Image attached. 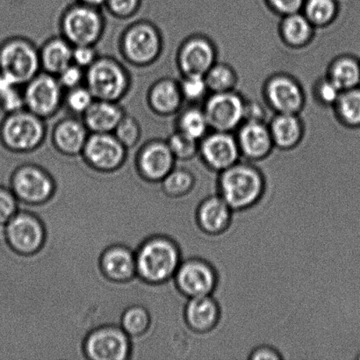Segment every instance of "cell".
<instances>
[{
    "mask_svg": "<svg viewBox=\"0 0 360 360\" xmlns=\"http://www.w3.org/2000/svg\"><path fill=\"white\" fill-rule=\"evenodd\" d=\"M264 190L262 172L252 162L240 160L219 172L218 194L232 210L252 207L262 197Z\"/></svg>",
    "mask_w": 360,
    "mask_h": 360,
    "instance_id": "obj_1",
    "label": "cell"
},
{
    "mask_svg": "<svg viewBox=\"0 0 360 360\" xmlns=\"http://www.w3.org/2000/svg\"><path fill=\"white\" fill-rule=\"evenodd\" d=\"M136 274L150 283L174 278L182 262L179 247L171 239L156 236L143 243L136 253Z\"/></svg>",
    "mask_w": 360,
    "mask_h": 360,
    "instance_id": "obj_2",
    "label": "cell"
},
{
    "mask_svg": "<svg viewBox=\"0 0 360 360\" xmlns=\"http://www.w3.org/2000/svg\"><path fill=\"white\" fill-rule=\"evenodd\" d=\"M47 135L45 120L27 109L11 112L0 124V140L7 150L30 155L40 149Z\"/></svg>",
    "mask_w": 360,
    "mask_h": 360,
    "instance_id": "obj_3",
    "label": "cell"
},
{
    "mask_svg": "<svg viewBox=\"0 0 360 360\" xmlns=\"http://www.w3.org/2000/svg\"><path fill=\"white\" fill-rule=\"evenodd\" d=\"M41 72L40 49L27 38L10 37L0 44V73L21 86Z\"/></svg>",
    "mask_w": 360,
    "mask_h": 360,
    "instance_id": "obj_4",
    "label": "cell"
},
{
    "mask_svg": "<svg viewBox=\"0 0 360 360\" xmlns=\"http://www.w3.org/2000/svg\"><path fill=\"white\" fill-rule=\"evenodd\" d=\"M84 84L95 100L119 102L128 94L130 77L118 60L110 56H98L86 70Z\"/></svg>",
    "mask_w": 360,
    "mask_h": 360,
    "instance_id": "obj_5",
    "label": "cell"
},
{
    "mask_svg": "<svg viewBox=\"0 0 360 360\" xmlns=\"http://www.w3.org/2000/svg\"><path fill=\"white\" fill-rule=\"evenodd\" d=\"M60 27L62 37L73 47L94 46L103 35L105 21L100 8L73 2L63 12Z\"/></svg>",
    "mask_w": 360,
    "mask_h": 360,
    "instance_id": "obj_6",
    "label": "cell"
},
{
    "mask_svg": "<svg viewBox=\"0 0 360 360\" xmlns=\"http://www.w3.org/2000/svg\"><path fill=\"white\" fill-rule=\"evenodd\" d=\"M121 49L131 65L143 67L157 61L163 49V41L158 28L148 21L130 25L123 33Z\"/></svg>",
    "mask_w": 360,
    "mask_h": 360,
    "instance_id": "obj_7",
    "label": "cell"
},
{
    "mask_svg": "<svg viewBox=\"0 0 360 360\" xmlns=\"http://www.w3.org/2000/svg\"><path fill=\"white\" fill-rule=\"evenodd\" d=\"M65 93L58 77L41 70L23 86L25 109L41 119L51 118L63 105Z\"/></svg>",
    "mask_w": 360,
    "mask_h": 360,
    "instance_id": "obj_8",
    "label": "cell"
},
{
    "mask_svg": "<svg viewBox=\"0 0 360 360\" xmlns=\"http://www.w3.org/2000/svg\"><path fill=\"white\" fill-rule=\"evenodd\" d=\"M245 101L234 90L210 94L203 111L213 131L232 132L245 121Z\"/></svg>",
    "mask_w": 360,
    "mask_h": 360,
    "instance_id": "obj_9",
    "label": "cell"
},
{
    "mask_svg": "<svg viewBox=\"0 0 360 360\" xmlns=\"http://www.w3.org/2000/svg\"><path fill=\"white\" fill-rule=\"evenodd\" d=\"M55 188L54 180L44 168L34 163L21 165L14 172L11 190L23 202L37 204L51 198Z\"/></svg>",
    "mask_w": 360,
    "mask_h": 360,
    "instance_id": "obj_10",
    "label": "cell"
},
{
    "mask_svg": "<svg viewBox=\"0 0 360 360\" xmlns=\"http://www.w3.org/2000/svg\"><path fill=\"white\" fill-rule=\"evenodd\" d=\"M130 350V338L120 326L98 328L84 342L88 360H129Z\"/></svg>",
    "mask_w": 360,
    "mask_h": 360,
    "instance_id": "obj_11",
    "label": "cell"
},
{
    "mask_svg": "<svg viewBox=\"0 0 360 360\" xmlns=\"http://www.w3.org/2000/svg\"><path fill=\"white\" fill-rule=\"evenodd\" d=\"M128 151L112 133H90L81 157L95 170L112 172L125 163Z\"/></svg>",
    "mask_w": 360,
    "mask_h": 360,
    "instance_id": "obj_12",
    "label": "cell"
},
{
    "mask_svg": "<svg viewBox=\"0 0 360 360\" xmlns=\"http://www.w3.org/2000/svg\"><path fill=\"white\" fill-rule=\"evenodd\" d=\"M200 160L212 171L221 172L241 160L236 137L231 132L214 131L200 141Z\"/></svg>",
    "mask_w": 360,
    "mask_h": 360,
    "instance_id": "obj_13",
    "label": "cell"
},
{
    "mask_svg": "<svg viewBox=\"0 0 360 360\" xmlns=\"http://www.w3.org/2000/svg\"><path fill=\"white\" fill-rule=\"evenodd\" d=\"M174 278L179 290L188 298L211 295L217 283L214 267L200 259L182 261Z\"/></svg>",
    "mask_w": 360,
    "mask_h": 360,
    "instance_id": "obj_14",
    "label": "cell"
},
{
    "mask_svg": "<svg viewBox=\"0 0 360 360\" xmlns=\"http://www.w3.org/2000/svg\"><path fill=\"white\" fill-rule=\"evenodd\" d=\"M7 241L13 250L22 254H33L41 248L45 231L35 215L19 211L6 224Z\"/></svg>",
    "mask_w": 360,
    "mask_h": 360,
    "instance_id": "obj_15",
    "label": "cell"
},
{
    "mask_svg": "<svg viewBox=\"0 0 360 360\" xmlns=\"http://www.w3.org/2000/svg\"><path fill=\"white\" fill-rule=\"evenodd\" d=\"M137 169L146 179L161 181L176 167V158L167 141L153 140L144 143L135 156Z\"/></svg>",
    "mask_w": 360,
    "mask_h": 360,
    "instance_id": "obj_16",
    "label": "cell"
},
{
    "mask_svg": "<svg viewBox=\"0 0 360 360\" xmlns=\"http://www.w3.org/2000/svg\"><path fill=\"white\" fill-rule=\"evenodd\" d=\"M264 95L270 107L277 114H296L304 105L305 97L301 84L287 75H276L268 79Z\"/></svg>",
    "mask_w": 360,
    "mask_h": 360,
    "instance_id": "obj_17",
    "label": "cell"
},
{
    "mask_svg": "<svg viewBox=\"0 0 360 360\" xmlns=\"http://www.w3.org/2000/svg\"><path fill=\"white\" fill-rule=\"evenodd\" d=\"M217 59L213 44L203 37H192L184 42L178 54V65L183 76H205Z\"/></svg>",
    "mask_w": 360,
    "mask_h": 360,
    "instance_id": "obj_18",
    "label": "cell"
},
{
    "mask_svg": "<svg viewBox=\"0 0 360 360\" xmlns=\"http://www.w3.org/2000/svg\"><path fill=\"white\" fill-rule=\"evenodd\" d=\"M236 137L242 157L252 163L266 160L274 147L269 127L264 122H243Z\"/></svg>",
    "mask_w": 360,
    "mask_h": 360,
    "instance_id": "obj_19",
    "label": "cell"
},
{
    "mask_svg": "<svg viewBox=\"0 0 360 360\" xmlns=\"http://www.w3.org/2000/svg\"><path fill=\"white\" fill-rule=\"evenodd\" d=\"M89 136V130L83 120L65 118L56 123L53 129L52 144L56 153L63 157H79Z\"/></svg>",
    "mask_w": 360,
    "mask_h": 360,
    "instance_id": "obj_20",
    "label": "cell"
},
{
    "mask_svg": "<svg viewBox=\"0 0 360 360\" xmlns=\"http://www.w3.org/2000/svg\"><path fill=\"white\" fill-rule=\"evenodd\" d=\"M125 115L119 102L95 100L82 120L90 133L108 134L115 131Z\"/></svg>",
    "mask_w": 360,
    "mask_h": 360,
    "instance_id": "obj_21",
    "label": "cell"
},
{
    "mask_svg": "<svg viewBox=\"0 0 360 360\" xmlns=\"http://www.w3.org/2000/svg\"><path fill=\"white\" fill-rule=\"evenodd\" d=\"M147 101L155 114L161 116L176 114L184 102L179 83L168 77L158 80L150 88Z\"/></svg>",
    "mask_w": 360,
    "mask_h": 360,
    "instance_id": "obj_22",
    "label": "cell"
},
{
    "mask_svg": "<svg viewBox=\"0 0 360 360\" xmlns=\"http://www.w3.org/2000/svg\"><path fill=\"white\" fill-rule=\"evenodd\" d=\"M233 210L222 198L217 194L207 198L200 205L197 220L200 228L211 235H218L231 224Z\"/></svg>",
    "mask_w": 360,
    "mask_h": 360,
    "instance_id": "obj_23",
    "label": "cell"
},
{
    "mask_svg": "<svg viewBox=\"0 0 360 360\" xmlns=\"http://www.w3.org/2000/svg\"><path fill=\"white\" fill-rule=\"evenodd\" d=\"M186 320L191 329L206 333L214 330L220 320V308L212 295L189 298L186 306Z\"/></svg>",
    "mask_w": 360,
    "mask_h": 360,
    "instance_id": "obj_24",
    "label": "cell"
},
{
    "mask_svg": "<svg viewBox=\"0 0 360 360\" xmlns=\"http://www.w3.org/2000/svg\"><path fill=\"white\" fill-rule=\"evenodd\" d=\"M102 269L109 278L126 281L136 275V254L124 246H114L104 253Z\"/></svg>",
    "mask_w": 360,
    "mask_h": 360,
    "instance_id": "obj_25",
    "label": "cell"
},
{
    "mask_svg": "<svg viewBox=\"0 0 360 360\" xmlns=\"http://www.w3.org/2000/svg\"><path fill=\"white\" fill-rule=\"evenodd\" d=\"M269 127L274 147L288 150L298 146L303 136V125L296 114H277Z\"/></svg>",
    "mask_w": 360,
    "mask_h": 360,
    "instance_id": "obj_26",
    "label": "cell"
},
{
    "mask_svg": "<svg viewBox=\"0 0 360 360\" xmlns=\"http://www.w3.org/2000/svg\"><path fill=\"white\" fill-rule=\"evenodd\" d=\"M72 52L73 46L63 37L49 39L40 49L42 72L59 75L73 63Z\"/></svg>",
    "mask_w": 360,
    "mask_h": 360,
    "instance_id": "obj_27",
    "label": "cell"
},
{
    "mask_svg": "<svg viewBox=\"0 0 360 360\" xmlns=\"http://www.w3.org/2000/svg\"><path fill=\"white\" fill-rule=\"evenodd\" d=\"M314 34V25L302 12L284 16L281 34L285 44L299 48L309 44Z\"/></svg>",
    "mask_w": 360,
    "mask_h": 360,
    "instance_id": "obj_28",
    "label": "cell"
},
{
    "mask_svg": "<svg viewBox=\"0 0 360 360\" xmlns=\"http://www.w3.org/2000/svg\"><path fill=\"white\" fill-rule=\"evenodd\" d=\"M328 77L343 91L360 86V60L342 56L330 65Z\"/></svg>",
    "mask_w": 360,
    "mask_h": 360,
    "instance_id": "obj_29",
    "label": "cell"
},
{
    "mask_svg": "<svg viewBox=\"0 0 360 360\" xmlns=\"http://www.w3.org/2000/svg\"><path fill=\"white\" fill-rule=\"evenodd\" d=\"M334 108L345 126L360 128V86L342 91Z\"/></svg>",
    "mask_w": 360,
    "mask_h": 360,
    "instance_id": "obj_30",
    "label": "cell"
},
{
    "mask_svg": "<svg viewBox=\"0 0 360 360\" xmlns=\"http://www.w3.org/2000/svg\"><path fill=\"white\" fill-rule=\"evenodd\" d=\"M177 128L179 131L199 142L207 135L210 129L203 109L194 105L186 108L179 115Z\"/></svg>",
    "mask_w": 360,
    "mask_h": 360,
    "instance_id": "obj_31",
    "label": "cell"
},
{
    "mask_svg": "<svg viewBox=\"0 0 360 360\" xmlns=\"http://www.w3.org/2000/svg\"><path fill=\"white\" fill-rule=\"evenodd\" d=\"M338 12L337 0H305L302 8V13L314 27H323L333 22Z\"/></svg>",
    "mask_w": 360,
    "mask_h": 360,
    "instance_id": "obj_32",
    "label": "cell"
},
{
    "mask_svg": "<svg viewBox=\"0 0 360 360\" xmlns=\"http://www.w3.org/2000/svg\"><path fill=\"white\" fill-rule=\"evenodd\" d=\"M204 77L210 94L234 90L238 82L234 69L226 63H215Z\"/></svg>",
    "mask_w": 360,
    "mask_h": 360,
    "instance_id": "obj_33",
    "label": "cell"
},
{
    "mask_svg": "<svg viewBox=\"0 0 360 360\" xmlns=\"http://www.w3.org/2000/svg\"><path fill=\"white\" fill-rule=\"evenodd\" d=\"M165 192L172 196H181L193 189L195 177L193 172L185 165L176 162V167L161 180Z\"/></svg>",
    "mask_w": 360,
    "mask_h": 360,
    "instance_id": "obj_34",
    "label": "cell"
},
{
    "mask_svg": "<svg viewBox=\"0 0 360 360\" xmlns=\"http://www.w3.org/2000/svg\"><path fill=\"white\" fill-rule=\"evenodd\" d=\"M0 109L6 115L25 109L23 86L0 73Z\"/></svg>",
    "mask_w": 360,
    "mask_h": 360,
    "instance_id": "obj_35",
    "label": "cell"
},
{
    "mask_svg": "<svg viewBox=\"0 0 360 360\" xmlns=\"http://www.w3.org/2000/svg\"><path fill=\"white\" fill-rule=\"evenodd\" d=\"M150 324L149 312L142 306L134 305L123 313L121 327L129 337L139 336L146 333Z\"/></svg>",
    "mask_w": 360,
    "mask_h": 360,
    "instance_id": "obj_36",
    "label": "cell"
},
{
    "mask_svg": "<svg viewBox=\"0 0 360 360\" xmlns=\"http://www.w3.org/2000/svg\"><path fill=\"white\" fill-rule=\"evenodd\" d=\"M167 142L176 160L179 162L193 160L199 155V141L186 136L179 130L172 134Z\"/></svg>",
    "mask_w": 360,
    "mask_h": 360,
    "instance_id": "obj_37",
    "label": "cell"
},
{
    "mask_svg": "<svg viewBox=\"0 0 360 360\" xmlns=\"http://www.w3.org/2000/svg\"><path fill=\"white\" fill-rule=\"evenodd\" d=\"M179 83L184 101H186L193 104L199 103L206 100L210 94L204 76H183L182 80Z\"/></svg>",
    "mask_w": 360,
    "mask_h": 360,
    "instance_id": "obj_38",
    "label": "cell"
},
{
    "mask_svg": "<svg viewBox=\"0 0 360 360\" xmlns=\"http://www.w3.org/2000/svg\"><path fill=\"white\" fill-rule=\"evenodd\" d=\"M112 134L119 142L129 150L139 144L142 136V129L136 118L125 115Z\"/></svg>",
    "mask_w": 360,
    "mask_h": 360,
    "instance_id": "obj_39",
    "label": "cell"
},
{
    "mask_svg": "<svg viewBox=\"0 0 360 360\" xmlns=\"http://www.w3.org/2000/svg\"><path fill=\"white\" fill-rule=\"evenodd\" d=\"M95 98L86 84L65 91L63 105L74 115L82 116L94 103Z\"/></svg>",
    "mask_w": 360,
    "mask_h": 360,
    "instance_id": "obj_40",
    "label": "cell"
},
{
    "mask_svg": "<svg viewBox=\"0 0 360 360\" xmlns=\"http://www.w3.org/2000/svg\"><path fill=\"white\" fill-rule=\"evenodd\" d=\"M143 0H105V7L112 16L129 19L139 12Z\"/></svg>",
    "mask_w": 360,
    "mask_h": 360,
    "instance_id": "obj_41",
    "label": "cell"
},
{
    "mask_svg": "<svg viewBox=\"0 0 360 360\" xmlns=\"http://www.w3.org/2000/svg\"><path fill=\"white\" fill-rule=\"evenodd\" d=\"M19 212V200L13 191L0 186V224H6Z\"/></svg>",
    "mask_w": 360,
    "mask_h": 360,
    "instance_id": "obj_42",
    "label": "cell"
},
{
    "mask_svg": "<svg viewBox=\"0 0 360 360\" xmlns=\"http://www.w3.org/2000/svg\"><path fill=\"white\" fill-rule=\"evenodd\" d=\"M342 91L331 81L329 77L320 79L316 86V98L323 105H335Z\"/></svg>",
    "mask_w": 360,
    "mask_h": 360,
    "instance_id": "obj_43",
    "label": "cell"
},
{
    "mask_svg": "<svg viewBox=\"0 0 360 360\" xmlns=\"http://www.w3.org/2000/svg\"><path fill=\"white\" fill-rule=\"evenodd\" d=\"M65 91L72 89L84 84V79H86V70L80 68L79 66L72 63L63 70L59 75L56 76Z\"/></svg>",
    "mask_w": 360,
    "mask_h": 360,
    "instance_id": "obj_44",
    "label": "cell"
},
{
    "mask_svg": "<svg viewBox=\"0 0 360 360\" xmlns=\"http://www.w3.org/2000/svg\"><path fill=\"white\" fill-rule=\"evenodd\" d=\"M98 58L96 49L94 45H79L73 47L72 62L80 68L87 70Z\"/></svg>",
    "mask_w": 360,
    "mask_h": 360,
    "instance_id": "obj_45",
    "label": "cell"
},
{
    "mask_svg": "<svg viewBox=\"0 0 360 360\" xmlns=\"http://www.w3.org/2000/svg\"><path fill=\"white\" fill-rule=\"evenodd\" d=\"M268 5L282 16L302 12L305 0H266Z\"/></svg>",
    "mask_w": 360,
    "mask_h": 360,
    "instance_id": "obj_46",
    "label": "cell"
},
{
    "mask_svg": "<svg viewBox=\"0 0 360 360\" xmlns=\"http://www.w3.org/2000/svg\"><path fill=\"white\" fill-rule=\"evenodd\" d=\"M248 360H283L280 352L271 345H262L254 348Z\"/></svg>",
    "mask_w": 360,
    "mask_h": 360,
    "instance_id": "obj_47",
    "label": "cell"
},
{
    "mask_svg": "<svg viewBox=\"0 0 360 360\" xmlns=\"http://www.w3.org/2000/svg\"><path fill=\"white\" fill-rule=\"evenodd\" d=\"M266 111L262 105L255 101H245V122H264Z\"/></svg>",
    "mask_w": 360,
    "mask_h": 360,
    "instance_id": "obj_48",
    "label": "cell"
},
{
    "mask_svg": "<svg viewBox=\"0 0 360 360\" xmlns=\"http://www.w3.org/2000/svg\"><path fill=\"white\" fill-rule=\"evenodd\" d=\"M76 2L101 8L105 6V0H76Z\"/></svg>",
    "mask_w": 360,
    "mask_h": 360,
    "instance_id": "obj_49",
    "label": "cell"
},
{
    "mask_svg": "<svg viewBox=\"0 0 360 360\" xmlns=\"http://www.w3.org/2000/svg\"><path fill=\"white\" fill-rule=\"evenodd\" d=\"M356 360H360V354L357 356V358H356Z\"/></svg>",
    "mask_w": 360,
    "mask_h": 360,
    "instance_id": "obj_50",
    "label": "cell"
}]
</instances>
